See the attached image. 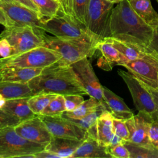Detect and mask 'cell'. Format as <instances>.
Returning a JSON list of instances; mask_svg holds the SVG:
<instances>
[{"mask_svg":"<svg viewBox=\"0 0 158 158\" xmlns=\"http://www.w3.org/2000/svg\"><path fill=\"white\" fill-rule=\"evenodd\" d=\"M109 30L110 37L147 48L154 28L136 13L128 0H123L112 10Z\"/></svg>","mask_w":158,"mask_h":158,"instance_id":"obj_1","label":"cell"},{"mask_svg":"<svg viewBox=\"0 0 158 158\" xmlns=\"http://www.w3.org/2000/svg\"><path fill=\"white\" fill-rule=\"evenodd\" d=\"M33 94L88 95L78 77L71 65L58 61L43 69L40 75L28 82Z\"/></svg>","mask_w":158,"mask_h":158,"instance_id":"obj_2","label":"cell"},{"mask_svg":"<svg viewBox=\"0 0 158 158\" xmlns=\"http://www.w3.org/2000/svg\"><path fill=\"white\" fill-rule=\"evenodd\" d=\"M42 29L54 36L67 39H79L98 42L101 39L91 32L75 17L61 9L52 17L42 19Z\"/></svg>","mask_w":158,"mask_h":158,"instance_id":"obj_3","label":"cell"},{"mask_svg":"<svg viewBox=\"0 0 158 158\" xmlns=\"http://www.w3.org/2000/svg\"><path fill=\"white\" fill-rule=\"evenodd\" d=\"M44 46L53 49L61 56L58 62L69 65L84 58L91 57L96 52V44L99 42L79 39H67L46 35Z\"/></svg>","mask_w":158,"mask_h":158,"instance_id":"obj_4","label":"cell"},{"mask_svg":"<svg viewBox=\"0 0 158 158\" xmlns=\"http://www.w3.org/2000/svg\"><path fill=\"white\" fill-rule=\"evenodd\" d=\"M55 51L39 46L23 52L0 58V69L6 67L42 68L50 66L61 59Z\"/></svg>","mask_w":158,"mask_h":158,"instance_id":"obj_5","label":"cell"},{"mask_svg":"<svg viewBox=\"0 0 158 158\" xmlns=\"http://www.w3.org/2000/svg\"><path fill=\"white\" fill-rule=\"evenodd\" d=\"M46 146L28 141L20 136L14 127L0 129V158H35Z\"/></svg>","mask_w":158,"mask_h":158,"instance_id":"obj_6","label":"cell"},{"mask_svg":"<svg viewBox=\"0 0 158 158\" xmlns=\"http://www.w3.org/2000/svg\"><path fill=\"white\" fill-rule=\"evenodd\" d=\"M45 36L44 31L30 26L7 27L0 33V39L6 38L12 46L13 49L12 55L23 52L39 46H44L46 43Z\"/></svg>","mask_w":158,"mask_h":158,"instance_id":"obj_7","label":"cell"},{"mask_svg":"<svg viewBox=\"0 0 158 158\" xmlns=\"http://www.w3.org/2000/svg\"><path fill=\"white\" fill-rule=\"evenodd\" d=\"M114 4L107 0H89L85 26L101 38L109 36V21Z\"/></svg>","mask_w":158,"mask_h":158,"instance_id":"obj_8","label":"cell"},{"mask_svg":"<svg viewBox=\"0 0 158 158\" xmlns=\"http://www.w3.org/2000/svg\"><path fill=\"white\" fill-rule=\"evenodd\" d=\"M149 89L158 91V55L153 52L122 65Z\"/></svg>","mask_w":158,"mask_h":158,"instance_id":"obj_9","label":"cell"},{"mask_svg":"<svg viewBox=\"0 0 158 158\" xmlns=\"http://www.w3.org/2000/svg\"><path fill=\"white\" fill-rule=\"evenodd\" d=\"M0 9L7 19L9 27L30 26L34 28L43 30V19L38 12L14 2L0 1Z\"/></svg>","mask_w":158,"mask_h":158,"instance_id":"obj_10","label":"cell"},{"mask_svg":"<svg viewBox=\"0 0 158 158\" xmlns=\"http://www.w3.org/2000/svg\"><path fill=\"white\" fill-rule=\"evenodd\" d=\"M117 73L126 83L136 109L152 115L156 108L149 89L130 72L119 70Z\"/></svg>","mask_w":158,"mask_h":158,"instance_id":"obj_11","label":"cell"},{"mask_svg":"<svg viewBox=\"0 0 158 158\" xmlns=\"http://www.w3.org/2000/svg\"><path fill=\"white\" fill-rule=\"evenodd\" d=\"M70 65L78 77L88 95L99 100L109 110L108 106L103 98L102 86L96 77L91 64L88 58H84Z\"/></svg>","mask_w":158,"mask_h":158,"instance_id":"obj_12","label":"cell"},{"mask_svg":"<svg viewBox=\"0 0 158 158\" xmlns=\"http://www.w3.org/2000/svg\"><path fill=\"white\" fill-rule=\"evenodd\" d=\"M44 122L52 136L83 140L87 130L81 128L71 120L61 115L46 116L38 115Z\"/></svg>","mask_w":158,"mask_h":158,"instance_id":"obj_13","label":"cell"},{"mask_svg":"<svg viewBox=\"0 0 158 158\" xmlns=\"http://www.w3.org/2000/svg\"><path fill=\"white\" fill-rule=\"evenodd\" d=\"M14 129L25 139L44 146L48 144L52 138L44 122L38 115L20 122L14 126Z\"/></svg>","mask_w":158,"mask_h":158,"instance_id":"obj_14","label":"cell"},{"mask_svg":"<svg viewBox=\"0 0 158 158\" xmlns=\"http://www.w3.org/2000/svg\"><path fill=\"white\" fill-rule=\"evenodd\" d=\"M152 115L149 113L138 111V114L125 120L129 131V141L139 145H150L149 128Z\"/></svg>","mask_w":158,"mask_h":158,"instance_id":"obj_15","label":"cell"},{"mask_svg":"<svg viewBox=\"0 0 158 158\" xmlns=\"http://www.w3.org/2000/svg\"><path fill=\"white\" fill-rule=\"evenodd\" d=\"M96 51L99 52L97 65L106 71H110L115 65H122L128 59L118 51L105 37L96 44Z\"/></svg>","mask_w":158,"mask_h":158,"instance_id":"obj_16","label":"cell"},{"mask_svg":"<svg viewBox=\"0 0 158 158\" xmlns=\"http://www.w3.org/2000/svg\"><path fill=\"white\" fill-rule=\"evenodd\" d=\"M113 117L111 113L105 110L98 117L96 122L87 130L88 135L96 139L104 146H109L114 135Z\"/></svg>","mask_w":158,"mask_h":158,"instance_id":"obj_17","label":"cell"},{"mask_svg":"<svg viewBox=\"0 0 158 158\" xmlns=\"http://www.w3.org/2000/svg\"><path fill=\"white\" fill-rule=\"evenodd\" d=\"M70 158H112L107 147L87 135Z\"/></svg>","mask_w":158,"mask_h":158,"instance_id":"obj_18","label":"cell"},{"mask_svg":"<svg viewBox=\"0 0 158 158\" xmlns=\"http://www.w3.org/2000/svg\"><path fill=\"white\" fill-rule=\"evenodd\" d=\"M102 96L113 118L125 121L134 115L123 99L105 86H102Z\"/></svg>","mask_w":158,"mask_h":158,"instance_id":"obj_19","label":"cell"},{"mask_svg":"<svg viewBox=\"0 0 158 158\" xmlns=\"http://www.w3.org/2000/svg\"><path fill=\"white\" fill-rule=\"evenodd\" d=\"M83 140L52 136L45 149L56 154L59 158H70Z\"/></svg>","mask_w":158,"mask_h":158,"instance_id":"obj_20","label":"cell"},{"mask_svg":"<svg viewBox=\"0 0 158 158\" xmlns=\"http://www.w3.org/2000/svg\"><path fill=\"white\" fill-rule=\"evenodd\" d=\"M42 68L6 67L0 69V81L28 83L40 74Z\"/></svg>","mask_w":158,"mask_h":158,"instance_id":"obj_21","label":"cell"},{"mask_svg":"<svg viewBox=\"0 0 158 158\" xmlns=\"http://www.w3.org/2000/svg\"><path fill=\"white\" fill-rule=\"evenodd\" d=\"M28 98L29 97L7 99L2 109L20 122L34 117L36 115L33 112L28 106Z\"/></svg>","mask_w":158,"mask_h":158,"instance_id":"obj_22","label":"cell"},{"mask_svg":"<svg viewBox=\"0 0 158 158\" xmlns=\"http://www.w3.org/2000/svg\"><path fill=\"white\" fill-rule=\"evenodd\" d=\"M106 38L118 51L123 54L129 61L144 57L149 53L151 52L148 48H143L110 36Z\"/></svg>","mask_w":158,"mask_h":158,"instance_id":"obj_23","label":"cell"},{"mask_svg":"<svg viewBox=\"0 0 158 158\" xmlns=\"http://www.w3.org/2000/svg\"><path fill=\"white\" fill-rule=\"evenodd\" d=\"M0 94L6 99L30 97L33 95L28 83L0 81Z\"/></svg>","mask_w":158,"mask_h":158,"instance_id":"obj_24","label":"cell"},{"mask_svg":"<svg viewBox=\"0 0 158 158\" xmlns=\"http://www.w3.org/2000/svg\"><path fill=\"white\" fill-rule=\"evenodd\" d=\"M136 13L152 27L158 25V14L152 7L150 0H128Z\"/></svg>","mask_w":158,"mask_h":158,"instance_id":"obj_25","label":"cell"},{"mask_svg":"<svg viewBox=\"0 0 158 158\" xmlns=\"http://www.w3.org/2000/svg\"><path fill=\"white\" fill-rule=\"evenodd\" d=\"M102 105L99 100L93 97H90L88 99L84 101L75 110L72 111H65L62 115L69 118L80 119L94 112Z\"/></svg>","mask_w":158,"mask_h":158,"instance_id":"obj_26","label":"cell"},{"mask_svg":"<svg viewBox=\"0 0 158 158\" xmlns=\"http://www.w3.org/2000/svg\"><path fill=\"white\" fill-rule=\"evenodd\" d=\"M123 144L130 152V158H158V149L152 144L139 145L127 141Z\"/></svg>","mask_w":158,"mask_h":158,"instance_id":"obj_27","label":"cell"},{"mask_svg":"<svg viewBox=\"0 0 158 158\" xmlns=\"http://www.w3.org/2000/svg\"><path fill=\"white\" fill-rule=\"evenodd\" d=\"M56 95L54 93H47L34 94L29 97L28 99V106L35 114L40 115L42 111Z\"/></svg>","mask_w":158,"mask_h":158,"instance_id":"obj_28","label":"cell"},{"mask_svg":"<svg viewBox=\"0 0 158 158\" xmlns=\"http://www.w3.org/2000/svg\"><path fill=\"white\" fill-rule=\"evenodd\" d=\"M38 9L42 19H48L55 15L61 9L60 2L56 0H31Z\"/></svg>","mask_w":158,"mask_h":158,"instance_id":"obj_29","label":"cell"},{"mask_svg":"<svg viewBox=\"0 0 158 158\" xmlns=\"http://www.w3.org/2000/svg\"><path fill=\"white\" fill-rule=\"evenodd\" d=\"M65 111H66V109L64 97L63 95L57 94L42 111L40 115L46 116L61 115Z\"/></svg>","mask_w":158,"mask_h":158,"instance_id":"obj_30","label":"cell"},{"mask_svg":"<svg viewBox=\"0 0 158 158\" xmlns=\"http://www.w3.org/2000/svg\"><path fill=\"white\" fill-rule=\"evenodd\" d=\"M105 110H107V109L104 106L102 105L94 112L91 113L90 114L86 115V117L82 118H80V119H73V118H68L71 120L73 122H74L75 124H77L81 128L86 130H88L96 122L98 117Z\"/></svg>","mask_w":158,"mask_h":158,"instance_id":"obj_31","label":"cell"},{"mask_svg":"<svg viewBox=\"0 0 158 158\" xmlns=\"http://www.w3.org/2000/svg\"><path fill=\"white\" fill-rule=\"evenodd\" d=\"M89 2V0H72L73 15L85 25Z\"/></svg>","mask_w":158,"mask_h":158,"instance_id":"obj_32","label":"cell"},{"mask_svg":"<svg viewBox=\"0 0 158 158\" xmlns=\"http://www.w3.org/2000/svg\"><path fill=\"white\" fill-rule=\"evenodd\" d=\"M112 124L114 134L117 135L124 141H128L129 131L125 121L113 118Z\"/></svg>","mask_w":158,"mask_h":158,"instance_id":"obj_33","label":"cell"},{"mask_svg":"<svg viewBox=\"0 0 158 158\" xmlns=\"http://www.w3.org/2000/svg\"><path fill=\"white\" fill-rule=\"evenodd\" d=\"M64 97L66 111L75 110L85 101L82 95L80 94H67Z\"/></svg>","mask_w":158,"mask_h":158,"instance_id":"obj_34","label":"cell"},{"mask_svg":"<svg viewBox=\"0 0 158 158\" xmlns=\"http://www.w3.org/2000/svg\"><path fill=\"white\" fill-rule=\"evenodd\" d=\"M152 120L151 121L149 128V139L150 143L158 149V117L152 114Z\"/></svg>","mask_w":158,"mask_h":158,"instance_id":"obj_35","label":"cell"},{"mask_svg":"<svg viewBox=\"0 0 158 158\" xmlns=\"http://www.w3.org/2000/svg\"><path fill=\"white\" fill-rule=\"evenodd\" d=\"M108 151L112 157L116 158H130V152L123 143L114 146H108Z\"/></svg>","mask_w":158,"mask_h":158,"instance_id":"obj_36","label":"cell"},{"mask_svg":"<svg viewBox=\"0 0 158 158\" xmlns=\"http://www.w3.org/2000/svg\"><path fill=\"white\" fill-rule=\"evenodd\" d=\"M20 122L19 119L8 114L2 109H0V129L7 127H14Z\"/></svg>","mask_w":158,"mask_h":158,"instance_id":"obj_37","label":"cell"},{"mask_svg":"<svg viewBox=\"0 0 158 158\" xmlns=\"http://www.w3.org/2000/svg\"><path fill=\"white\" fill-rule=\"evenodd\" d=\"M13 49L9 42L6 38L0 39V56L6 57L12 54Z\"/></svg>","mask_w":158,"mask_h":158,"instance_id":"obj_38","label":"cell"},{"mask_svg":"<svg viewBox=\"0 0 158 158\" xmlns=\"http://www.w3.org/2000/svg\"><path fill=\"white\" fill-rule=\"evenodd\" d=\"M153 28L152 38L148 46V49L158 55V25Z\"/></svg>","mask_w":158,"mask_h":158,"instance_id":"obj_39","label":"cell"},{"mask_svg":"<svg viewBox=\"0 0 158 158\" xmlns=\"http://www.w3.org/2000/svg\"><path fill=\"white\" fill-rule=\"evenodd\" d=\"M61 10L65 14L73 15L72 12V0H59ZM74 17V16H73Z\"/></svg>","mask_w":158,"mask_h":158,"instance_id":"obj_40","label":"cell"},{"mask_svg":"<svg viewBox=\"0 0 158 158\" xmlns=\"http://www.w3.org/2000/svg\"><path fill=\"white\" fill-rule=\"evenodd\" d=\"M59 158L56 154L44 149L35 154V158Z\"/></svg>","mask_w":158,"mask_h":158,"instance_id":"obj_41","label":"cell"},{"mask_svg":"<svg viewBox=\"0 0 158 158\" xmlns=\"http://www.w3.org/2000/svg\"><path fill=\"white\" fill-rule=\"evenodd\" d=\"M12 1L14 2H17L20 4H22L28 8H30V9L38 12L36 6L35 5V4L31 0H12Z\"/></svg>","mask_w":158,"mask_h":158,"instance_id":"obj_42","label":"cell"},{"mask_svg":"<svg viewBox=\"0 0 158 158\" xmlns=\"http://www.w3.org/2000/svg\"><path fill=\"white\" fill-rule=\"evenodd\" d=\"M149 89L152 96L153 99H154L155 104H156V112L153 114L155 115L156 116L158 117V91H156V90H153V89Z\"/></svg>","mask_w":158,"mask_h":158,"instance_id":"obj_43","label":"cell"},{"mask_svg":"<svg viewBox=\"0 0 158 158\" xmlns=\"http://www.w3.org/2000/svg\"><path fill=\"white\" fill-rule=\"evenodd\" d=\"M124 140H123L122 138H120L119 136H118L117 135L114 134L112 139H111V141H110V144L109 146H115L118 144H120V143H124ZM108 147V146H107Z\"/></svg>","mask_w":158,"mask_h":158,"instance_id":"obj_44","label":"cell"},{"mask_svg":"<svg viewBox=\"0 0 158 158\" xmlns=\"http://www.w3.org/2000/svg\"><path fill=\"white\" fill-rule=\"evenodd\" d=\"M0 24L4 26V27H7L9 26L7 19L3 12V11L0 9Z\"/></svg>","mask_w":158,"mask_h":158,"instance_id":"obj_45","label":"cell"},{"mask_svg":"<svg viewBox=\"0 0 158 158\" xmlns=\"http://www.w3.org/2000/svg\"><path fill=\"white\" fill-rule=\"evenodd\" d=\"M7 99L2 95L0 94V109H2L6 103Z\"/></svg>","mask_w":158,"mask_h":158,"instance_id":"obj_46","label":"cell"},{"mask_svg":"<svg viewBox=\"0 0 158 158\" xmlns=\"http://www.w3.org/2000/svg\"><path fill=\"white\" fill-rule=\"evenodd\" d=\"M109 2L113 3V4H118L119 2H120L121 1H122L123 0H107Z\"/></svg>","mask_w":158,"mask_h":158,"instance_id":"obj_47","label":"cell"},{"mask_svg":"<svg viewBox=\"0 0 158 158\" xmlns=\"http://www.w3.org/2000/svg\"><path fill=\"white\" fill-rule=\"evenodd\" d=\"M0 1H4V2H14L12 0H0Z\"/></svg>","mask_w":158,"mask_h":158,"instance_id":"obj_48","label":"cell"},{"mask_svg":"<svg viewBox=\"0 0 158 158\" xmlns=\"http://www.w3.org/2000/svg\"><path fill=\"white\" fill-rule=\"evenodd\" d=\"M56 1H59V0H56Z\"/></svg>","mask_w":158,"mask_h":158,"instance_id":"obj_49","label":"cell"},{"mask_svg":"<svg viewBox=\"0 0 158 158\" xmlns=\"http://www.w3.org/2000/svg\"><path fill=\"white\" fill-rule=\"evenodd\" d=\"M156 1H157V2H158V0H156Z\"/></svg>","mask_w":158,"mask_h":158,"instance_id":"obj_50","label":"cell"}]
</instances>
